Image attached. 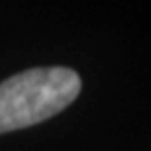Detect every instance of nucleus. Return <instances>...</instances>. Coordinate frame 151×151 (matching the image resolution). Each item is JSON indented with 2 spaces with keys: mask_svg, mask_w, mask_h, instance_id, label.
Listing matches in <instances>:
<instances>
[{
  "mask_svg": "<svg viewBox=\"0 0 151 151\" xmlns=\"http://www.w3.org/2000/svg\"><path fill=\"white\" fill-rule=\"evenodd\" d=\"M69 67H34L0 83V134L29 128L57 116L81 92Z\"/></svg>",
  "mask_w": 151,
  "mask_h": 151,
  "instance_id": "1",
  "label": "nucleus"
}]
</instances>
